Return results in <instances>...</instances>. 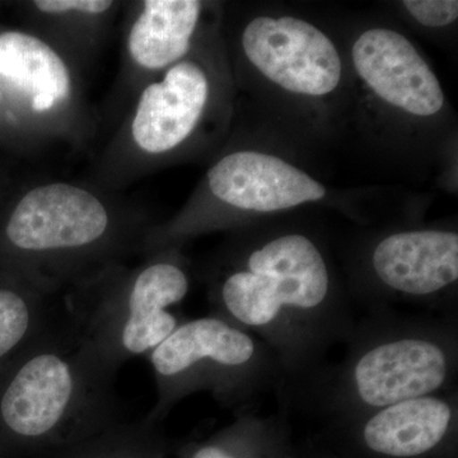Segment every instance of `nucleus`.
<instances>
[{"mask_svg": "<svg viewBox=\"0 0 458 458\" xmlns=\"http://www.w3.org/2000/svg\"><path fill=\"white\" fill-rule=\"evenodd\" d=\"M149 358L158 399L147 419L155 423L179 401L201 391L243 411L262 394L282 399L286 387L274 352L258 337L214 315L185 319Z\"/></svg>", "mask_w": 458, "mask_h": 458, "instance_id": "4", "label": "nucleus"}, {"mask_svg": "<svg viewBox=\"0 0 458 458\" xmlns=\"http://www.w3.org/2000/svg\"><path fill=\"white\" fill-rule=\"evenodd\" d=\"M110 0H38L36 7L44 13H65V12H82V13L99 14L113 7Z\"/></svg>", "mask_w": 458, "mask_h": 458, "instance_id": "19", "label": "nucleus"}, {"mask_svg": "<svg viewBox=\"0 0 458 458\" xmlns=\"http://www.w3.org/2000/svg\"><path fill=\"white\" fill-rule=\"evenodd\" d=\"M189 291L188 273L179 264L156 260L119 286L72 298L65 313L99 357L119 370L131 358L149 355L182 324L174 309Z\"/></svg>", "mask_w": 458, "mask_h": 458, "instance_id": "5", "label": "nucleus"}, {"mask_svg": "<svg viewBox=\"0 0 458 458\" xmlns=\"http://www.w3.org/2000/svg\"><path fill=\"white\" fill-rule=\"evenodd\" d=\"M158 458H167V452H165V454H162V456H159Z\"/></svg>", "mask_w": 458, "mask_h": 458, "instance_id": "21", "label": "nucleus"}, {"mask_svg": "<svg viewBox=\"0 0 458 458\" xmlns=\"http://www.w3.org/2000/svg\"><path fill=\"white\" fill-rule=\"evenodd\" d=\"M288 414L260 417L243 410L208 438L181 445L179 458H294Z\"/></svg>", "mask_w": 458, "mask_h": 458, "instance_id": "15", "label": "nucleus"}, {"mask_svg": "<svg viewBox=\"0 0 458 458\" xmlns=\"http://www.w3.org/2000/svg\"><path fill=\"white\" fill-rule=\"evenodd\" d=\"M216 278L212 315L261 340L284 370L282 408L346 344L354 311L318 243L301 232L265 238Z\"/></svg>", "mask_w": 458, "mask_h": 458, "instance_id": "1", "label": "nucleus"}, {"mask_svg": "<svg viewBox=\"0 0 458 458\" xmlns=\"http://www.w3.org/2000/svg\"><path fill=\"white\" fill-rule=\"evenodd\" d=\"M201 3L197 0H148L129 36V51L137 64L161 69L189 51Z\"/></svg>", "mask_w": 458, "mask_h": 458, "instance_id": "14", "label": "nucleus"}, {"mask_svg": "<svg viewBox=\"0 0 458 458\" xmlns=\"http://www.w3.org/2000/svg\"><path fill=\"white\" fill-rule=\"evenodd\" d=\"M337 364H327L285 406L325 424L401 401L457 391L458 318L367 313Z\"/></svg>", "mask_w": 458, "mask_h": 458, "instance_id": "2", "label": "nucleus"}, {"mask_svg": "<svg viewBox=\"0 0 458 458\" xmlns=\"http://www.w3.org/2000/svg\"><path fill=\"white\" fill-rule=\"evenodd\" d=\"M294 458H345L337 454L333 448L328 447H307L302 452H295Z\"/></svg>", "mask_w": 458, "mask_h": 458, "instance_id": "20", "label": "nucleus"}, {"mask_svg": "<svg viewBox=\"0 0 458 458\" xmlns=\"http://www.w3.org/2000/svg\"><path fill=\"white\" fill-rule=\"evenodd\" d=\"M223 203L250 212L271 213L318 201L327 190L300 168L264 153H232L208 174Z\"/></svg>", "mask_w": 458, "mask_h": 458, "instance_id": "11", "label": "nucleus"}, {"mask_svg": "<svg viewBox=\"0 0 458 458\" xmlns=\"http://www.w3.org/2000/svg\"><path fill=\"white\" fill-rule=\"evenodd\" d=\"M355 69L376 95L394 106L432 116L443 107L445 95L432 69L400 33L373 29L352 47Z\"/></svg>", "mask_w": 458, "mask_h": 458, "instance_id": "10", "label": "nucleus"}, {"mask_svg": "<svg viewBox=\"0 0 458 458\" xmlns=\"http://www.w3.org/2000/svg\"><path fill=\"white\" fill-rule=\"evenodd\" d=\"M64 313L51 309L40 285L0 283V376L55 327Z\"/></svg>", "mask_w": 458, "mask_h": 458, "instance_id": "16", "label": "nucleus"}, {"mask_svg": "<svg viewBox=\"0 0 458 458\" xmlns=\"http://www.w3.org/2000/svg\"><path fill=\"white\" fill-rule=\"evenodd\" d=\"M157 426L149 419L134 423L123 419L56 458H158L167 452V443Z\"/></svg>", "mask_w": 458, "mask_h": 458, "instance_id": "17", "label": "nucleus"}, {"mask_svg": "<svg viewBox=\"0 0 458 458\" xmlns=\"http://www.w3.org/2000/svg\"><path fill=\"white\" fill-rule=\"evenodd\" d=\"M0 75L31 96L38 113L50 110L71 92V74L62 57L27 33H0Z\"/></svg>", "mask_w": 458, "mask_h": 458, "instance_id": "13", "label": "nucleus"}, {"mask_svg": "<svg viewBox=\"0 0 458 458\" xmlns=\"http://www.w3.org/2000/svg\"><path fill=\"white\" fill-rule=\"evenodd\" d=\"M403 5L419 23L428 27L447 26L458 17L456 0H406Z\"/></svg>", "mask_w": 458, "mask_h": 458, "instance_id": "18", "label": "nucleus"}, {"mask_svg": "<svg viewBox=\"0 0 458 458\" xmlns=\"http://www.w3.org/2000/svg\"><path fill=\"white\" fill-rule=\"evenodd\" d=\"M116 373L64 313L0 376V445L56 458L113 427Z\"/></svg>", "mask_w": 458, "mask_h": 458, "instance_id": "3", "label": "nucleus"}, {"mask_svg": "<svg viewBox=\"0 0 458 458\" xmlns=\"http://www.w3.org/2000/svg\"><path fill=\"white\" fill-rule=\"evenodd\" d=\"M110 233L106 208L86 190L51 183L31 190L4 228L8 246L41 259L98 251Z\"/></svg>", "mask_w": 458, "mask_h": 458, "instance_id": "8", "label": "nucleus"}, {"mask_svg": "<svg viewBox=\"0 0 458 458\" xmlns=\"http://www.w3.org/2000/svg\"><path fill=\"white\" fill-rule=\"evenodd\" d=\"M370 274L376 291L364 302L369 311H393L394 302L438 310L458 318V234L443 229H418L388 234L373 247Z\"/></svg>", "mask_w": 458, "mask_h": 458, "instance_id": "7", "label": "nucleus"}, {"mask_svg": "<svg viewBox=\"0 0 458 458\" xmlns=\"http://www.w3.org/2000/svg\"><path fill=\"white\" fill-rule=\"evenodd\" d=\"M324 437L345 458H457L458 391L327 423Z\"/></svg>", "mask_w": 458, "mask_h": 458, "instance_id": "6", "label": "nucleus"}, {"mask_svg": "<svg viewBox=\"0 0 458 458\" xmlns=\"http://www.w3.org/2000/svg\"><path fill=\"white\" fill-rule=\"evenodd\" d=\"M242 45L250 62L289 92L327 95L342 78L335 45L300 18H255L243 32Z\"/></svg>", "mask_w": 458, "mask_h": 458, "instance_id": "9", "label": "nucleus"}, {"mask_svg": "<svg viewBox=\"0 0 458 458\" xmlns=\"http://www.w3.org/2000/svg\"><path fill=\"white\" fill-rule=\"evenodd\" d=\"M209 83L203 69L180 63L141 93L132 120V137L150 155L168 152L191 134L203 114Z\"/></svg>", "mask_w": 458, "mask_h": 458, "instance_id": "12", "label": "nucleus"}]
</instances>
